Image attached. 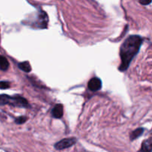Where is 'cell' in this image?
Masks as SVG:
<instances>
[{"label":"cell","instance_id":"cell-1","mask_svg":"<svg viewBox=\"0 0 152 152\" xmlns=\"http://www.w3.org/2000/svg\"><path fill=\"white\" fill-rule=\"evenodd\" d=\"M142 43V39L140 36L132 35L125 40L120 47V56L121 59L119 70L121 72L126 71L130 65L132 59L137 54Z\"/></svg>","mask_w":152,"mask_h":152},{"label":"cell","instance_id":"cell-2","mask_svg":"<svg viewBox=\"0 0 152 152\" xmlns=\"http://www.w3.org/2000/svg\"><path fill=\"white\" fill-rule=\"evenodd\" d=\"M10 105L12 106L19 108H28L29 107L28 101L22 96L16 95L10 96L6 94H0V105Z\"/></svg>","mask_w":152,"mask_h":152},{"label":"cell","instance_id":"cell-3","mask_svg":"<svg viewBox=\"0 0 152 152\" xmlns=\"http://www.w3.org/2000/svg\"><path fill=\"white\" fill-rule=\"evenodd\" d=\"M76 142H77V139L75 137L65 138L56 142L54 145V148L56 150H63L73 146Z\"/></svg>","mask_w":152,"mask_h":152},{"label":"cell","instance_id":"cell-4","mask_svg":"<svg viewBox=\"0 0 152 152\" xmlns=\"http://www.w3.org/2000/svg\"><path fill=\"white\" fill-rule=\"evenodd\" d=\"M48 22V17L47 13L44 11H41L36 21L35 26L40 29H45L47 28Z\"/></svg>","mask_w":152,"mask_h":152},{"label":"cell","instance_id":"cell-5","mask_svg":"<svg viewBox=\"0 0 152 152\" xmlns=\"http://www.w3.org/2000/svg\"><path fill=\"white\" fill-rule=\"evenodd\" d=\"M88 86L91 91H96L100 90L101 88H102V81H101L100 79L97 78V77H94L89 80Z\"/></svg>","mask_w":152,"mask_h":152},{"label":"cell","instance_id":"cell-6","mask_svg":"<svg viewBox=\"0 0 152 152\" xmlns=\"http://www.w3.org/2000/svg\"><path fill=\"white\" fill-rule=\"evenodd\" d=\"M51 114L53 117L60 119L63 115V106L61 104H58L52 109Z\"/></svg>","mask_w":152,"mask_h":152},{"label":"cell","instance_id":"cell-7","mask_svg":"<svg viewBox=\"0 0 152 152\" xmlns=\"http://www.w3.org/2000/svg\"><path fill=\"white\" fill-rule=\"evenodd\" d=\"M151 139L146 140L142 144L140 152H151Z\"/></svg>","mask_w":152,"mask_h":152},{"label":"cell","instance_id":"cell-8","mask_svg":"<svg viewBox=\"0 0 152 152\" xmlns=\"http://www.w3.org/2000/svg\"><path fill=\"white\" fill-rule=\"evenodd\" d=\"M144 132H145V129L143 128H139V129H136L135 131L132 132L130 135L131 140H137V138H139L140 137L142 136Z\"/></svg>","mask_w":152,"mask_h":152},{"label":"cell","instance_id":"cell-9","mask_svg":"<svg viewBox=\"0 0 152 152\" xmlns=\"http://www.w3.org/2000/svg\"><path fill=\"white\" fill-rule=\"evenodd\" d=\"M9 68V62L7 59L2 55H0V70L7 71Z\"/></svg>","mask_w":152,"mask_h":152},{"label":"cell","instance_id":"cell-10","mask_svg":"<svg viewBox=\"0 0 152 152\" xmlns=\"http://www.w3.org/2000/svg\"><path fill=\"white\" fill-rule=\"evenodd\" d=\"M18 66H19V68H20L21 70H22V71H25V72H26V73L31 72V65H30L29 62H27V61H25V62H20Z\"/></svg>","mask_w":152,"mask_h":152},{"label":"cell","instance_id":"cell-11","mask_svg":"<svg viewBox=\"0 0 152 152\" xmlns=\"http://www.w3.org/2000/svg\"><path fill=\"white\" fill-rule=\"evenodd\" d=\"M10 88V83L7 81H1L0 82V89L1 90H5Z\"/></svg>","mask_w":152,"mask_h":152},{"label":"cell","instance_id":"cell-12","mask_svg":"<svg viewBox=\"0 0 152 152\" xmlns=\"http://www.w3.org/2000/svg\"><path fill=\"white\" fill-rule=\"evenodd\" d=\"M27 120V117H18L17 119L15 120V123L16 124H22V123H25Z\"/></svg>","mask_w":152,"mask_h":152},{"label":"cell","instance_id":"cell-13","mask_svg":"<svg viewBox=\"0 0 152 152\" xmlns=\"http://www.w3.org/2000/svg\"><path fill=\"white\" fill-rule=\"evenodd\" d=\"M139 2L142 5H148V4H151V0H139Z\"/></svg>","mask_w":152,"mask_h":152}]
</instances>
